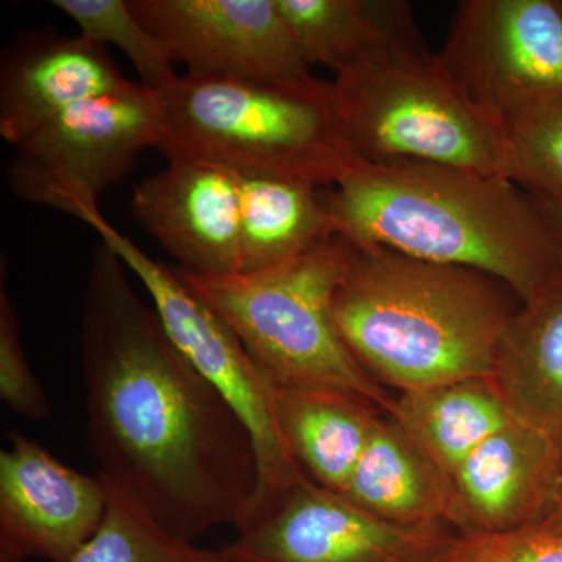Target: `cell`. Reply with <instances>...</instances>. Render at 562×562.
<instances>
[{
    "label": "cell",
    "mask_w": 562,
    "mask_h": 562,
    "mask_svg": "<svg viewBox=\"0 0 562 562\" xmlns=\"http://www.w3.org/2000/svg\"><path fill=\"white\" fill-rule=\"evenodd\" d=\"M110 247L94 251L80 322L88 442L99 475L194 542L246 522L258 462L246 425L169 338Z\"/></svg>",
    "instance_id": "cell-1"
},
{
    "label": "cell",
    "mask_w": 562,
    "mask_h": 562,
    "mask_svg": "<svg viewBox=\"0 0 562 562\" xmlns=\"http://www.w3.org/2000/svg\"><path fill=\"white\" fill-rule=\"evenodd\" d=\"M336 233L355 246L494 277L530 302L562 277V238L506 177L430 162H361L330 187Z\"/></svg>",
    "instance_id": "cell-2"
},
{
    "label": "cell",
    "mask_w": 562,
    "mask_h": 562,
    "mask_svg": "<svg viewBox=\"0 0 562 562\" xmlns=\"http://www.w3.org/2000/svg\"><path fill=\"white\" fill-rule=\"evenodd\" d=\"M520 305L486 273L353 244L333 316L362 371L401 394L490 379L502 333Z\"/></svg>",
    "instance_id": "cell-3"
},
{
    "label": "cell",
    "mask_w": 562,
    "mask_h": 562,
    "mask_svg": "<svg viewBox=\"0 0 562 562\" xmlns=\"http://www.w3.org/2000/svg\"><path fill=\"white\" fill-rule=\"evenodd\" d=\"M160 140L168 160L216 162L335 187L364 162L350 146L330 81L179 74L157 92Z\"/></svg>",
    "instance_id": "cell-4"
},
{
    "label": "cell",
    "mask_w": 562,
    "mask_h": 562,
    "mask_svg": "<svg viewBox=\"0 0 562 562\" xmlns=\"http://www.w3.org/2000/svg\"><path fill=\"white\" fill-rule=\"evenodd\" d=\"M350 146L366 162H430L517 183L506 122L465 94L424 40L380 47L330 81Z\"/></svg>",
    "instance_id": "cell-5"
},
{
    "label": "cell",
    "mask_w": 562,
    "mask_h": 562,
    "mask_svg": "<svg viewBox=\"0 0 562 562\" xmlns=\"http://www.w3.org/2000/svg\"><path fill=\"white\" fill-rule=\"evenodd\" d=\"M351 251L353 244L335 235L266 271L209 277L172 269L235 331L273 386L350 392L387 414L394 395L362 371L333 316Z\"/></svg>",
    "instance_id": "cell-6"
},
{
    "label": "cell",
    "mask_w": 562,
    "mask_h": 562,
    "mask_svg": "<svg viewBox=\"0 0 562 562\" xmlns=\"http://www.w3.org/2000/svg\"><path fill=\"white\" fill-rule=\"evenodd\" d=\"M79 221L98 233L102 244L135 273L149 292L151 305L177 349L213 384L249 430L257 453L258 486L246 522L238 532L246 530L308 479L281 435L276 386L235 331L181 283L172 268L140 250L103 217L101 210L85 211Z\"/></svg>",
    "instance_id": "cell-7"
},
{
    "label": "cell",
    "mask_w": 562,
    "mask_h": 562,
    "mask_svg": "<svg viewBox=\"0 0 562 562\" xmlns=\"http://www.w3.org/2000/svg\"><path fill=\"white\" fill-rule=\"evenodd\" d=\"M160 140L158 94L139 81L79 103L14 144L9 187L21 201L70 216L127 179L144 150Z\"/></svg>",
    "instance_id": "cell-8"
},
{
    "label": "cell",
    "mask_w": 562,
    "mask_h": 562,
    "mask_svg": "<svg viewBox=\"0 0 562 562\" xmlns=\"http://www.w3.org/2000/svg\"><path fill=\"white\" fill-rule=\"evenodd\" d=\"M438 55L465 94L509 127L562 99L561 0H462Z\"/></svg>",
    "instance_id": "cell-9"
},
{
    "label": "cell",
    "mask_w": 562,
    "mask_h": 562,
    "mask_svg": "<svg viewBox=\"0 0 562 562\" xmlns=\"http://www.w3.org/2000/svg\"><path fill=\"white\" fill-rule=\"evenodd\" d=\"M454 535L384 522L306 479L224 549L257 562H436Z\"/></svg>",
    "instance_id": "cell-10"
},
{
    "label": "cell",
    "mask_w": 562,
    "mask_h": 562,
    "mask_svg": "<svg viewBox=\"0 0 562 562\" xmlns=\"http://www.w3.org/2000/svg\"><path fill=\"white\" fill-rule=\"evenodd\" d=\"M169 60L199 76H313L276 0H128Z\"/></svg>",
    "instance_id": "cell-11"
},
{
    "label": "cell",
    "mask_w": 562,
    "mask_h": 562,
    "mask_svg": "<svg viewBox=\"0 0 562 562\" xmlns=\"http://www.w3.org/2000/svg\"><path fill=\"white\" fill-rule=\"evenodd\" d=\"M106 501L99 473L85 475L11 431L0 452V562H72L101 527Z\"/></svg>",
    "instance_id": "cell-12"
},
{
    "label": "cell",
    "mask_w": 562,
    "mask_h": 562,
    "mask_svg": "<svg viewBox=\"0 0 562 562\" xmlns=\"http://www.w3.org/2000/svg\"><path fill=\"white\" fill-rule=\"evenodd\" d=\"M135 220L183 271L241 273L239 173L216 162L176 158L133 188Z\"/></svg>",
    "instance_id": "cell-13"
},
{
    "label": "cell",
    "mask_w": 562,
    "mask_h": 562,
    "mask_svg": "<svg viewBox=\"0 0 562 562\" xmlns=\"http://www.w3.org/2000/svg\"><path fill=\"white\" fill-rule=\"evenodd\" d=\"M131 81L106 47L80 33L18 36L0 63V136L14 146L63 111Z\"/></svg>",
    "instance_id": "cell-14"
},
{
    "label": "cell",
    "mask_w": 562,
    "mask_h": 562,
    "mask_svg": "<svg viewBox=\"0 0 562 562\" xmlns=\"http://www.w3.org/2000/svg\"><path fill=\"white\" fill-rule=\"evenodd\" d=\"M468 532L539 528L562 494V452L542 432L509 419L453 479Z\"/></svg>",
    "instance_id": "cell-15"
},
{
    "label": "cell",
    "mask_w": 562,
    "mask_h": 562,
    "mask_svg": "<svg viewBox=\"0 0 562 562\" xmlns=\"http://www.w3.org/2000/svg\"><path fill=\"white\" fill-rule=\"evenodd\" d=\"M341 495L397 527L468 532L453 480L386 414L376 420L371 441Z\"/></svg>",
    "instance_id": "cell-16"
},
{
    "label": "cell",
    "mask_w": 562,
    "mask_h": 562,
    "mask_svg": "<svg viewBox=\"0 0 562 562\" xmlns=\"http://www.w3.org/2000/svg\"><path fill=\"white\" fill-rule=\"evenodd\" d=\"M490 379L509 417L562 452V277L513 314Z\"/></svg>",
    "instance_id": "cell-17"
},
{
    "label": "cell",
    "mask_w": 562,
    "mask_h": 562,
    "mask_svg": "<svg viewBox=\"0 0 562 562\" xmlns=\"http://www.w3.org/2000/svg\"><path fill=\"white\" fill-rule=\"evenodd\" d=\"M277 420L284 442L312 482L342 494L382 416L350 392L277 387Z\"/></svg>",
    "instance_id": "cell-18"
},
{
    "label": "cell",
    "mask_w": 562,
    "mask_h": 562,
    "mask_svg": "<svg viewBox=\"0 0 562 562\" xmlns=\"http://www.w3.org/2000/svg\"><path fill=\"white\" fill-rule=\"evenodd\" d=\"M238 173L241 273L276 268L338 235L328 205L330 187L269 173Z\"/></svg>",
    "instance_id": "cell-19"
},
{
    "label": "cell",
    "mask_w": 562,
    "mask_h": 562,
    "mask_svg": "<svg viewBox=\"0 0 562 562\" xmlns=\"http://www.w3.org/2000/svg\"><path fill=\"white\" fill-rule=\"evenodd\" d=\"M303 61L335 76L371 52L419 41L412 5L402 0H276Z\"/></svg>",
    "instance_id": "cell-20"
},
{
    "label": "cell",
    "mask_w": 562,
    "mask_h": 562,
    "mask_svg": "<svg viewBox=\"0 0 562 562\" xmlns=\"http://www.w3.org/2000/svg\"><path fill=\"white\" fill-rule=\"evenodd\" d=\"M390 416L447 476L512 417L491 379H465L394 395Z\"/></svg>",
    "instance_id": "cell-21"
},
{
    "label": "cell",
    "mask_w": 562,
    "mask_h": 562,
    "mask_svg": "<svg viewBox=\"0 0 562 562\" xmlns=\"http://www.w3.org/2000/svg\"><path fill=\"white\" fill-rule=\"evenodd\" d=\"M103 482L109 495L105 517L72 562L231 561L232 554L225 549H203L177 538L117 484L106 479Z\"/></svg>",
    "instance_id": "cell-22"
},
{
    "label": "cell",
    "mask_w": 562,
    "mask_h": 562,
    "mask_svg": "<svg viewBox=\"0 0 562 562\" xmlns=\"http://www.w3.org/2000/svg\"><path fill=\"white\" fill-rule=\"evenodd\" d=\"M76 22L80 35L101 46H116L132 61L139 83L158 92L179 74L157 40L140 24L128 0H54Z\"/></svg>",
    "instance_id": "cell-23"
},
{
    "label": "cell",
    "mask_w": 562,
    "mask_h": 562,
    "mask_svg": "<svg viewBox=\"0 0 562 562\" xmlns=\"http://www.w3.org/2000/svg\"><path fill=\"white\" fill-rule=\"evenodd\" d=\"M517 183L562 202V99L509 124Z\"/></svg>",
    "instance_id": "cell-24"
},
{
    "label": "cell",
    "mask_w": 562,
    "mask_h": 562,
    "mask_svg": "<svg viewBox=\"0 0 562 562\" xmlns=\"http://www.w3.org/2000/svg\"><path fill=\"white\" fill-rule=\"evenodd\" d=\"M0 398L25 419H50L52 408L33 373L20 335V322L7 290L5 268L0 281Z\"/></svg>",
    "instance_id": "cell-25"
},
{
    "label": "cell",
    "mask_w": 562,
    "mask_h": 562,
    "mask_svg": "<svg viewBox=\"0 0 562 562\" xmlns=\"http://www.w3.org/2000/svg\"><path fill=\"white\" fill-rule=\"evenodd\" d=\"M436 562H562V535L539 528L454 535Z\"/></svg>",
    "instance_id": "cell-26"
},
{
    "label": "cell",
    "mask_w": 562,
    "mask_h": 562,
    "mask_svg": "<svg viewBox=\"0 0 562 562\" xmlns=\"http://www.w3.org/2000/svg\"><path fill=\"white\" fill-rule=\"evenodd\" d=\"M543 216L552 225L553 231L562 238V202L557 199L547 198V195L532 194Z\"/></svg>",
    "instance_id": "cell-27"
},
{
    "label": "cell",
    "mask_w": 562,
    "mask_h": 562,
    "mask_svg": "<svg viewBox=\"0 0 562 562\" xmlns=\"http://www.w3.org/2000/svg\"><path fill=\"white\" fill-rule=\"evenodd\" d=\"M539 530L561 532L562 535V494L560 501L557 503V506H554L553 513L550 514L549 519H547L546 522L539 527Z\"/></svg>",
    "instance_id": "cell-28"
},
{
    "label": "cell",
    "mask_w": 562,
    "mask_h": 562,
    "mask_svg": "<svg viewBox=\"0 0 562 562\" xmlns=\"http://www.w3.org/2000/svg\"><path fill=\"white\" fill-rule=\"evenodd\" d=\"M228 562H257V561L246 560V558L233 557V554H232L231 561H228Z\"/></svg>",
    "instance_id": "cell-29"
},
{
    "label": "cell",
    "mask_w": 562,
    "mask_h": 562,
    "mask_svg": "<svg viewBox=\"0 0 562 562\" xmlns=\"http://www.w3.org/2000/svg\"><path fill=\"white\" fill-rule=\"evenodd\" d=\"M561 3H562V0H561Z\"/></svg>",
    "instance_id": "cell-30"
}]
</instances>
